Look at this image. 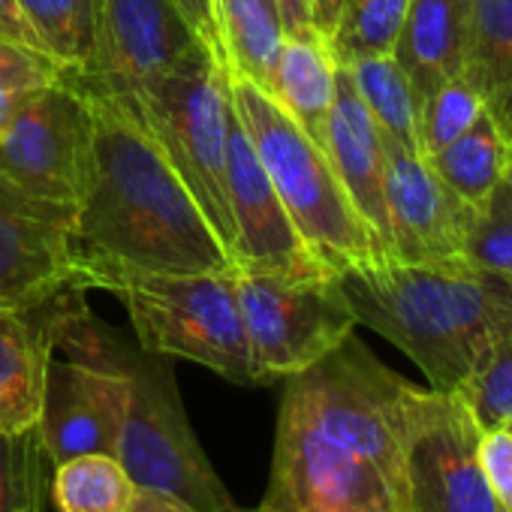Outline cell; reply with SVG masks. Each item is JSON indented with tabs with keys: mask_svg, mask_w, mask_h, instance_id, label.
Wrapping results in <instances>:
<instances>
[{
	"mask_svg": "<svg viewBox=\"0 0 512 512\" xmlns=\"http://www.w3.org/2000/svg\"><path fill=\"white\" fill-rule=\"evenodd\" d=\"M178 7L187 13V19L196 25V31L208 40V46H214V49L220 52V40H217V28H214L211 0H178Z\"/></svg>",
	"mask_w": 512,
	"mask_h": 512,
	"instance_id": "36",
	"label": "cell"
},
{
	"mask_svg": "<svg viewBox=\"0 0 512 512\" xmlns=\"http://www.w3.org/2000/svg\"><path fill=\"white\" fill-rule=\"evenodd\" d=\"M284 34H305V31H317L314 28V4L311 0H275Z\"/></svg>",
	"mask_w": 512,
	"mask_h": 512,
	"instance_id": "34",
	"label": "cell"
},
{
	"mask_svg": "<svg viewBox=\"0 0 512 512\" xmlns=\"http://www.w3.org/2000/svg\"><path fill=\"white\" fill-rule=\"evenodd\" d=\"M359 326L392 341L428 377L458 395L512 335V278L467 263H371L338 275Z\"/></svg>",
	"mask_w": 512,
	"mask_h": 512,
	"instance_id": "2",
	"label": "cell"
},
{
	"mask_svg": "<svg viewBox=\"0 0 512 512\" xmlns=\"http://www.w3.org/2000/svg\"><path fill=\"white\" fill-rule=\"evenodd\" d=\"M208 52L217 49L196 31L178 0H97L94 61L85 76L73 73V82L82 91L133 97L148 82Z\"/></svg>",
	"mask_w": 512,
	"mask_h": 512,
	"instance_id": "10",
	"label": "cell"
},
{
	"mask_svg": "<svg viewBox=\"0 0 512 512\" xmlns=\"http://www.w3.org/2000/svg\"><path fill=\"white\" fill-rule=\"evenodd\" d=\"M464 79L497 127L512 133V0H470Z\"/></svg>",
	"mask_w": 512,
	"mask_h": 512,
	"instance_id": "21",
	"label": "cell"
},
{
	"mask_svg": "<svg viewBox=\"0 0 512 512\" xmlns=\"http://www.w3.org/2000/svg\"><path fill=\"white\" fill-rule=\"evenodd\" d=\"M79 281L76 205L0 172V308H37Z\"/></svg>",
	"mask_w": 512,
	"mask_h": 512,
	"instance_id": "12",
	"label": "cell"
},
{
	"mask_svg": "<svg viewBox=\"0 0 512 512\" xmlns=\"http://www.w3.org/2000/svg\"><path fill=\"white\" fill-rule=\"evenodd\" d=\"M458 395L470 407L482 434L512 425V335L494 347L488 362Z\"/></svg>",
	"mask_w": 512,
	"mask_h": 512,
	"instance_id": "31",
	"label": "cell"
},
{
	"mask_svg": "<svg viewBox=\"0 0 512 512\" xmlns=\"http://www.w3.org/2000/svg\"><path fill=\"white\" fill-rule=\"evenodd\" d=\"M410 0H341L338 19L326 37L332 58L347 67L362 58L392 55Z\"/></svg>",
	"mask_w": 512,
	"mask_h": 512,
	"instance_id": "25",
	"label": "cell"
},
{
	"mask_svg": "<svg viewBox=\"0 0 512 512\" xmlns=\"http://www.w3.org/2000/svg\"><path fill=\"white\" fill-rule=\"evenodd\" d=\"M52 494L61 512H130L136 482L115 455H76L52 470Z\"/></svg>",
	"mask_w": 512,
	"mask_h": 512,
	"instance_id": "24",
	"label": "cell"
},
{
	"mask_svg": "<svg viewBox=\"0 0 512 512\" xmlns=\"http://www.w3.org/2000/svg\"><path fill=\"white\" fill-rule=\"evenodd\" d=\"M323 151L341 178L350 202L356 205L359 217L371 229L383 263H392V241H389V211H386V151L383 133L374 124L371 112L365 109L347 67L338 64L335 79V100L326 121Z\"/></svg>",
	"mask_w": 512,
	"mask_h": 512,
	"instance_id": "16",
	"label": "cell"
},
{
	"mask_svg": "<svg viewBox=\"0 0 512 512\" xmlns=\"http://www.w3.org/2000/svg\"><path fill=\"white\" fill-rule=\"evenodd\" d=\"M260 506L269 512H398V491L368 458L281 398L272 479Z\"/></svg>",
	"mask_w": 512,
	"mask_h": 512,
	"instance_id": "9",
	"label": "cell"
},
{
	"mask_svg": "<svg viewBox=\"0 0 512 512\" xmlns=\"http://www.w3.org/2000/svg\"><path fill=\"white\" fill-rule=\"evenodd\" d=\"M169 362L142 347H127L124 371L130 395L115 455L136 488L181 497L199 512H226L235 500L190 428Z\"/></svg>",
	"mask_w": 512,
	"mask_h": 512,
	"instance_id": "7",
	"label": "cell"
},
{
	"mask_svg": "<svg viewBox=\"0 0 512 512\" xmlns=\"http://www.w3.org/2000/svg\"><path fill=\"white\" fill-rule=\"evenodd\" d=\"M338 61L320 31L284 37L269 94L323 148L326 121L335 100Z\"/></svg>",
	"mask_w": 512,
	"mask_h": 512,
	"instance_id": "19",
	"label": "cell"
},
{
	"mask_svg": "<svg viewBox=\"0 0 512 512\" xmlns=\"http://www.w3.org/2000/svg\"><path fill=\"white\" fill-rule=\"evenodd\" d=\"M386 151V211L392 263L449 266L461 260V232L470 214L431 169V163L383 136Z\"/></svg>",
	"mask_w": 512,
	"mask_h": 512,
	"instance_id": "15",
	"label": "cell"
},
{
	"mask_svg": "<svg viewBox=\"0 0 512 512\" xmlns=\"http://www.w3.org/2000/svg\"><path fill=\"white\" fill-rule=\"evenodd\" d=\"M470 43V0H410L392 58L404 70L416 103L464 76Z\"/></svg>",
	"mask_w": 512,
	"mask_h": 512,
	"instance_id": "18",
	"label": "cell"
},
{
	"mask_svg": "<svg viewBox=\"0 0 512 512\" xmlns=\"http://www.w3.org/2000/svg\"><path fill=\"white\" fill-rule=\"evenodd\" d=\"M0 37H7V40H16V43H25V46H34V49H43L46 52V46L40 43V37L34 31V25L22 13L19 0H0Z\"/></svg>",
	"mask_w": 512,
	"mask_h": 512,
	"instance_id": "33",
	"label": "cell"
},
{
	"mask_svg": "<svg viewBox=\"0 0 512 512\" xmlns=\"http://www.w3.org/2000/svg\"><path fill=\"white\" fill-rule=\"evenodd\" d=\"M235 109V106H232ZM226 196L232 214V266L250 272L284 275H335L308 250L296 232L275 184L269 181L256 148L232 112L229 121V163Z\"/></svg>",
	"mask_w": 512,
	"mask_h": 512,
	"instance_id": "14",
	"label": "cell"
},
{
	"mask_svg": "<svg viewBox=\"0 0 512 512\" xmlns=\"http://www.w3.org/2000/svg\"><path fill=\"white\" fill-rule=\"evenodd\" d=\"M40 43L76 76H85L94 61L97 0H19Z\"/></svg>",
	"mask_w": 512,
	"mask_h": 512,
	"instance_id": "26",
	"label": "cell"
},
{
	"mask_svg": "<svg viewBox=\"0 0 512 512\" xmlns=\"http://www.w3.org/2000/svg\"><path fill=\"white\" fill-rule=\"evenodd\" d=\"M91 166L76 202L79 281L118 269L217 272L232 260L130 100L85 91Z\"/></svg>",
	"mask_w": 512,
	"mask_h": 512,
	"instance_id": "1",
	"label": "cell"
},
{
	"mask_svg": "<svg viewBox=\"0 0 512 512\" xmlns=\"http://www.w3.org/2000/svg\"><path fill=\"white\" fill-rule=\"evenodd\" d=\"M91 103L73 73L0 127V172L37 196L76 205L91 166Z\"/></svg>",
	"mask_w": 512,
	"mask_h": 512,
	"instance_id": "11",
	"label": "cell"
},
{
	"mask_svg": "<svg viewBox=\"0 0 512 512\" xmlns=\"http://www.w3.org/2000/svg\"><path fill=\"white\" fill-rule=\"evenodd\" d=\"M428 163L437 172V178L464 205L476 208L497 187V181L509 172L512 145H509V136L497 127V121L485 112L455 142L431 154Z\"/></svg>",
	"mask_w": 512,
	"mask_h": 512,
	"instance_id": "22",
	"label": "cell"
},
{
	"mask_svg": "<svg viewBox=\"0 0 512 512\" xmlns=\"http://www.w3.org/2000/svg\"><path fill=\"white\" fill-rule=\"evenodd\" d=\"M226 512H269V509H263V506H250V509H244V506L232 503V506H226Z\"/></svg>",
	"mask_w": 512,
	"mask_h": 512,
	"instance_id": "38",
	"label": "cell"
},
{
	"mask_svg": "<svg viewBox=\"0 0 512 512\" xmlns=\"http://www.w3.org/2000/svg\"><path fill=\"white\" fill-rule=\"evenodd\" d=\"M232 106L296 232L317 260L335 275L383 263L371 229L350 202L326 151L278 100L244 79H232Z\"/></svg>",
	"mask_w": 512,
	"mask_h": 512,
	"instance_id": "3",
	"label": "cell"
},
{
	"mask_svg": "<svg viewBox=\"0 0 512 512\" xmlns=\"http://www.w3.org/2000/svg\"><path fill=\"white\" fill-rule=\"evenodd\" d=\"M94 287L127 305L145 353L187 359L229 383L256 386L235 296V266L217 272L118 269L94 278Z\"/></svg>",
	"mask_w": 512,
	"mask_h": 512,
	"instance_id": "5",
	"label": "cell"
},
{
	"mask_svg": "<svg viewBox=\"0 0 512 512\" xmlns=\"http://www.w3.org/2000/svg\"><path fill=\"white\" fill-rule=\"evenodd\" d=\"M58 58L43 49L0 37V127H4L31 97L70 76Z\"/></svg>",
	"mask_w": 512,
	"mask_h": 512,
	"instance_id": "30",
	"label": "cell"
},
{
	"mask_svg": "<svg viewBox=\"0 0 512 512\" xmlns=\"http://www.w3.org/2000/svg\"><path fill=\"white\" fill-rule=\"evenodd\" d=\"M479 464L500 512H512V431L509 428L482 434Z\"/></svg>",
	"mask_w": 512,
	"mask_h": 512,
	"instance_id": "32",
	"label": "cell"
},
{
	"mask_svg": "<svg viewBox=\"0 0 512 512\" xmlns=\"http://www.w3.org/2000/svg\"><path fill=\"white\" fill-rule=\"evenodd\" d=\"M509 431H512V425H509Z\"/></svg>",
	"mask_w": 512,
	"mask_h": 512,
	"instance_id": "40",
	"label": "cell"
},
{
	"mask_svg": "<svg viewBox=\"0 0 512 512\" xmlns=\"http://www.w3.org/2000/svg\"><path fill=\"white\" fill-rule=\"evenodd\" d=\"M311 4H314V28L323 37H329V31L338 19V10H341V0H311Z\"/></svg>",
	"mask_w": 512,
	"mask_h": 512,
	"instance_id": "37",
	"label": "cell"
},
{
	"mask_svg": "<svg viewBox=\"0 0 512 512\" xmlns=\"http://www.w3.org/2000/svg\"><path fill=\"white\" fill-rule=\"evenodd\" d=\"M284 383V398L368 458L392 482L401 506L407 446L434 401V389H419L389 371L356 332Z\"/></svg>",
	"mask_w": 512,
	"mask_h": 512,
	"instance_id": "4",
	"label": "cell"
},
{
	"mask_svg": "<svg viewBox=\"0 0 512 512\" xmlns=\"http://www.w3.org/2000/svg\"><path fill=\"white\" fill-rule=\"evenodd\" d=\"M211 10L232 79L269 91L287 37L275 0H211Z\"/></svg>",
	"mask_w": 512,
	"mask_h": 512,
	"instance_id": "20",
	"label": "cell"
},
{
	"mask_svg": "<svg viewBox=\"0 0 512 512\" xmlns=\"http://www.w3.org/2000/svg\"><path fill=\"white\" fill-rule=\"evenodd\" d=\"M130 100L133 112L202 208L214 235L232 260V214L226 196L232 73L217 52L166 73Z\"/></svg>",
	"mask_w": 512,
	"mask_h": 512,
	"instance_id": "6",
	"label": "cell"
},
{
	"mask_svg": "<svg viewBox=\"0 0 512 512\" xmlns=\"http://www.w3.org/2000/svg\"><path fill=\"white\" fill-rule=\"evenodd\" d=\"M461 260L473 269L512 278V166L485 202L470 208L461 232Z\"/></svg>",
	"mask_w": 512,
	"mask_h": 512,
	"instance_id": "27",
	"label": "cell"
},
{
	"mask_svg": "<svg viewBox=\"0 0 512 512\" xmlns=\"http://www.w3.org/2000/svg\"><path fill=\"white\" fill-rule=\"evenodd\" d=\"M49 467L52 461L37 428L22 434L0 431V512H46Z\"/></svg>",
	"mask_w": 512,
	"mask_h": 512,
	"instance_id": "28",
	"label": "cell"
},
{
	"mask_svg": "<svg viewBox=\"0 0 512 512\" xmlns=\"http://www.w3.org/2000/svg\"><path fill=\"white\" fill-rule=\"evenodd\" d=\"M482 115H485V103L464 76L440 85L419 106V121H416L419 154L428 160L431 154L455 142L464 130H470Z\"/></svg>",
	"mask_w": 512,
	"mask_h": 512,
	"instance_id": "29",
	"label": "cell"
},
{
	"mask_svg": "<svg viewBox=\"0 0 512 512\" xmlns=\"http://www.w3.org/2000/svg\"><path fill=\"white\" fill-rule=\"evenodd\" d=\"M55 299V296H52ZM52 299L37 308H0V431L37 428L49 359L55 353Z\"/></svg>",
	"mask_w": 512,
	"mask_h": 512,
	"instance_id": "17",
	"label": "cell"
},
{
	"mask_svg": "<svg viewBox=\"0 0 512 512\" xmlns=\"http://www.w3.org/2000/svg\"><path fill=\"white\" fill-rule=\"evenodd\" d=\"M235 296L256 386L302 374L359 326L338 275H284L235 266Z\"/></svg>",
	"mask_w": 512,
	"mask_h": 512,
	"instance_id": "8",
	"label": "cell"
},
{
	"mask_svg": "<svg viewBox=\"0 0 512 512\" xmlns=\"http://www.w3.org/2000/svg\"><path fill=\"white\" fill-rule=\"evenodd\" d=\"M509 145H512V133H509Z\"/></svg>",
	"mask_w": 512,
	"mask_h": 512,
	"instance_id": "39",
	"label": "cell"
},
{
	"mask_svg": "<svg viewBox=\"0 0 512 512\" xmlns=\"http://www.w3.org/2000/svg\"><path fill=\"white\" fill-rule=\"evenodd\" d=\"M130 512H199V509L184 503L181 497H172V494H163V491L136 488Z\"/></svg>",
	"mask_w": 512,
	"mask_h": 512,
	"instance_id": "35",
	"label": "cell"
},
{
	"mask_svg": "<svg viewBox=\"0 0 512 512\" xmlns=\"http://www.w3.org/2000/svg\"><path fill=\"white\" fill-rule=\"evenodd\" d=\"M479 440L464 398L434 392L407 446L398 512H500L479 464Z\"/></svg>",
	"mask_w": 512,
	"mask_h": 512,
	"instance_id": "13",
	"label": "cell"
},
{
	"mask_svg": "<svg viewBox=\"0 0 512 512\" xmlns=\"http://www.w3.org/2000/svg\"><path fill=\"white\" fill-rule=\"evenodd\" d=\"M347 73L365 109L371 112L374 124L380 127V133L395 139L407 151L419 154V136H416L419 103L404 70L395 64V58L392 55L362 58V61L347 64Z\"/></svg>",
	"mask_w": 512,
	"mask_h": 512,
	"instance_id": "23",
	"label": "cell"
}]
</instances>
